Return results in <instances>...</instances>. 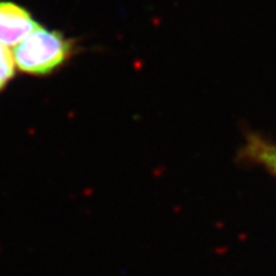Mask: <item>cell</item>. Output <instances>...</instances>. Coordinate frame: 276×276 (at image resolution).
I'll list each match as a JSON object with an SVG mask.
<instances>
[{"label":"cell","instance_id":"obj_3","mask_svg":"<svg viewBox=\"0 0 276 276\" xmlns=\"http://www.w3.org/2000/svg\"><path fill=\"white\" fill-rule=\"evenodd\" d=\"M238 158L244 163L261 165L276 177V143L258 133H248L245 136Z\"/></svg>","mask_w":276,"mask_h":276},{"label":"cell","instance_id":"obj_1","mask_svg":"<svg viewBox=\"0 0 276 276\" xmlns=\"http://www.w3.org/2000/svg\"><path fill=\"white\" fill-rule=\"evenodd\" d=\"M76 42L62 31L35 27L26 38L14 46L13 59L20 72L42 78L62 68L75 55Z\"/></svg>","mask_w":276,"mask_h":276},{"label":"cell","instance_id":"obj_4","mask_svg":"<svg viewBox=\"0 0 276 276\" xmlns=\"http://www.w3.org/2000/svg\"><path fill=\"white\" fill-rule=\"evenodd\" d=\"M16 65L13 59V53L7 46L0 43V91H3L6 86L14 78Z\"/></svg>","mask_w":276,"mask_h":276},{"label":"cell","instance_id":"obj_2","mask_svg":"<svg viewBox=\"0 0 276 276\" xmlns=\"http://www.w3.org/2000/svg\"><path fill=\"white\" fill-rule=\"evenodd\" d=\"M38 23L23 6L13 1H0V43L16 46L30 34Z\"/></svg>","mask_w":276,"mask_h":276}]
</instances>
